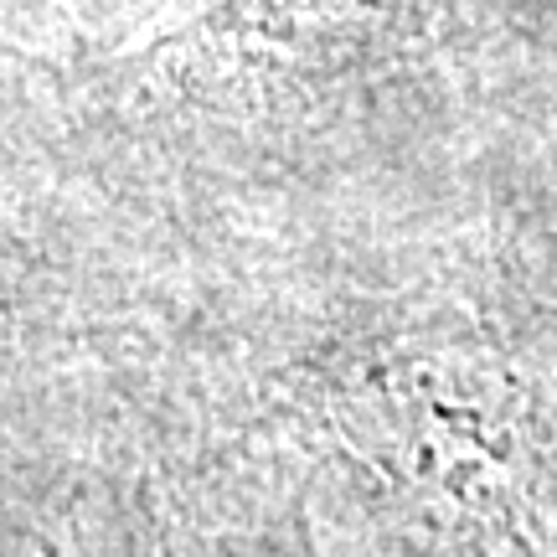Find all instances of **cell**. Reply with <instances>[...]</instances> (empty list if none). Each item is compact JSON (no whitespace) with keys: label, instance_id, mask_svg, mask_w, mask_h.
I'll use <instances>...</instances> for the list:
<instances>
[{"label":"cell","instance_id":"obj_2","mask_svg":"<svg viewBox=\"0 0 557 557\" xmlns=\"http://www.w3.org/2000/svg\"><path fill=\"white\" fill-rule=\"evenodd\" d=\"M557 0H212L78 67H0V218L129 253L413 218L537 129Z\"/></svg>","mask_w":557,"mask_h":557},{"label":"cell","instance_id":"obj_5","mask_svg":"<svg viewBox=\"0 0 557 557\" xmlns=\"http://www.w3.org/2000/svg\"><path fill=\"white\" fill-rule=\"evenodd\" d=\"M521 160L542 181V191L557 201V52H553V67H547V99H542L537 129H532V150Z\"/></svg>","mask_w":557,"mask_h":557},{"label":"cell","instance_id":"obj_3","mask_svg":"<svg viewBox=\"0 0 557 557\" xmlns=\"http://www.w3.org/2000/svg\"><path fill=\"white\" fill-rule=\"evenodd\" d=\"M5 557H325L305 475L114 320L0 299Z\"/></svg>","mask_w":557,"mask_h":557},{"label":"cell","instance_id":"obj_4","mask_svg":"<svg viewBox=\"0 0 557 557\" xmlns=\"http://www.w3.org/2000/svg\"><path fill=\"white\" fill-rule=\"evenodd\" d=\"M212 0H0V67H78L176 32Z\"/></svg>","mask_w":557,"mask_h":557},{"label":"cell","instance_id":"obj_1","mask_svg":"<svg viewBox=\"0 0 557 557\" xmlns=\"http://www.w3.org/2000/svg\"><path fill=\"white\" fill-rule=\"evenodd\" d=\"M0 299L114 320L305 475L325 557H557V201L129 253L0 222Z\"/></svg>","mask_w":557,"mask_h":557}]
</instances>
